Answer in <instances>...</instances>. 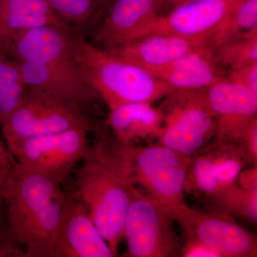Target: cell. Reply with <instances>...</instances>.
Instances as JSON below:
<instances>
[{"label":"cell","instance_id":"1","mask_svg":"<svg viewBox=\"0 0 257 257\" xmlns=\"http://www.w3.org/2000/svg\"><path fill=\"white\" fill-rule=\"evenodd\" d=\"M81 163L74 193L116 256L126 213L138 189L127 147L99 137Z\"/></svg>","mask_w":257,"mask_h":257},{"label":"cell","instance_id":"2","mask_svg":"<svg viewBox=\"0 0 257 257\" xmlns=\"http://www.w3.org/2000/svg\"><path fill=\"white\" fill-rule=\"evenodd\" d=\"M76 59L83 77L108 109L133 102L153 103L175 91L146 69L76 35Z\"/></svg>","mask_w":257,"mask_h":257},{"label":"cell","instance_id":"3","mask_svg":"<svg viewBox=\"0 0 257 257\" xmlns=\"http://www.w3.org/2000/svg\"><path fill=\"white\" fill-rule=\"evenodd\" d=\"M1 125L8 150L28 139L70 128L98 132L79 106L28 87L18 107Z\"/></svg>","mask_w":257,"mask_h":257},{"label":"cell","instance_id":"4","mask_svg":"<svg viewBox=\"0 0 257 257\" xmlns=\"http://www.w3.org/2000/svg\"><path fill=\"white\" fill-rule=\"evenodd\" d=\"M164 98L158 144L192 157L215 136V117L208 104L206 89L175 90Z\"/></svg>","mask_w":257,"mask_h":257},{"label":"cell","instance_id":"5","mask_svg":"<svg viewBox=\"0 0 257 257\" xmlns=\"http://www.w3.org/2000/svg\"><path fill=\"white\" fill-rule=\"evenodd\" d=\"M173 211L136 189L126 218L123 238L126 256L176 257L180 256L179 238L175 228Z\"/></svg>","mask_w":257,"mask_h":257},{"label":"cell","instance_id":"6","mask_svg":"<svg viewBox=\"0 0 257 257\" xmlns=\"http://www.w3.org/2000/svg\"><path fill=\"white\" fill-rule=\"evenodd\" d=\"M134 179L144 194L175 211L187 205L184 186L192 157L157 144L126 146Z\"/></svg>","mask_w":257,"mask_h":257},{"label":"cell","instance_id":"7","mask_svg":"<svg viewBox=\"0 0 257 257\" xmlns=\"http://www.w3.org/2000/svg\"><path fill=\"white\" fill-rule=\"evenodd\" d=\"M89 133L70 128L28 139L9 151L20 165L62 184L89 152Z\"/></svg>","mask_w":257,"mask_h":257},{"label":"cell","instance_id":"8","mask_svg":"<svg viewBox=\"0 0 257 257\" xmlns=\"http://www.w3.org/2000/svg\"><path fill=\"white\" fill-rule=\"evenodd\" d=\"M173 213L186 241L203 245L219 257L256 256V238L231 216L196 210L188 205Z\"/></svg>","mask_w":257,"mask_h":257},{"label":"cell","instance_id":"9","mask_svg":"<svg viewBox=\"0 0 257 257\" xmlns=\"http://www.w3.org/2000/svg\"><path fill=\"white\" fill-rule=\"evenodd\" d=\"M206 96L215 117L217 143L243 147L257 122V94L224 77L206 89Z\"/></svg>","mask_w":257,"mask_h":257},{"label":"cell","instance_id":"10","mask_svg":"<svg viewBox=\"0 0 257 257\" xmlns=\"http://www.w3.org/2000/svg\"><path fill=\"white\" fill-rule=\"evenodd\" d=\"M64 196L60 183L15 162L2 191L12 234L37 211Z\"/></svg>","mask_w":257,"mask_h":257},{"label":"cell","instance_id":"11","mask_svg":"<svg viewBox=\"0 0 257 257\" xmlns=\"http://www.w3.org/2000/svg\"><path fill=\"white\" fill-rule=\"evenodd\" d=\"M52 257H114L75 193L64 192Z\"/></svg>","mask_w":257,"mask_h":257},{"label":"cell","instance_id":"12","mask_svg":"<svg viewBox=\"0 0 257 257\" xmlns=\"http://www.w3.org/2000/svg\"><path fill=\"white\" fill-rule=\"evenodd\" d=\"M69 30L50 25L26 30L13 40L8 55L18 62L81 72L76 59L75 35Z\"/></svg>","mask_w":257,"mask_h":257},{"label":"cell","instance_id":"13","mask_svg":"<svg viewBox=\"0 0 257 257\" xmlns=\"http://www.w3.org/2000/svg\"><path fill=\"white\" fill-rule=\"evenodd\" d=\"M243 0H189L157 16L140 37L150 34L200 37L211 34Z\"/></svg>","mask_w":257,"mask_h":257},{"label":"cell","instance_id":"14","mask_svg":"<svg viewBox=\"0 0 257 257\" xmlns=\"http://www.w3.org/2000/svg\"><path fill=\"white\" fill-rule=\"evenodd\" d=\"M167 5L165 0H114L91 42L109 50L136 40Z\"/></svg>","mask_w":257,"mask_h":257},{"label":"cell","instance_id":"15","mask_svg":"<svg viewBox=\"0 0 257 257\" xmlns=\"http://www.w3.org/2000/svg\"><path fill=\"white\" fill-rule=\"evenodd\" d=\"M207 46L212 47L211 34L200 37L150 34L107 51L150 72L165 67L191 51Z\"/></svg>","mask_w":257,"mask_h":257},{"label":"cell","instance_id":"16","mask_svg":"<svg viewBox=\"0 0 257 257\" xmlns=\"http://www.w3.org/2000/svg\"><path fill=\"white\" fill-rule=\"evenodd\" d=\"M18 64L22 79L28 87L78 106L99 99L81 72L30 62Z\"/></svg>","mask_w":257,"mask_h":257},{"label":"cell","instance_id":"17","mask_svg":"<svg viewBox=\"0 0 257 257\" xmlns=\"http://www.w3.org/2000/svg\"><path fill=\"white\" fill-rule=\"evenodd\" d=\"M150 73L175 90L207 89L226 75L211 46L191 51Z\"/></svg>","mask_w":257,"mask_h":257},{"label":"cell","instance_id":"18","mask_svg":"<svg viewBox=\"0 0 257 257\" xmlns=\"http://www.w3.org/2000/svg\"><path fill=\"white\" fill-rule=\"evenodd\" d=\"M70 29L45 0H3L0 17V52L8 55L21 32L42 26Z\"/></svg>","mask_w":257,"mask_h":257},{"label":"cell","instance_id":"19","mask_svg":"<svg viewBox=\"0 0 257 257\" xmlns=\"http://www.w3.org/2000/svg\"><path fill=\"white\" fill-rule=\"evenodd\" d=\"M162 123L160 108L147 102L128 103L109 109L106 120L115 140L124 146L157 138Z\"/></svg>","mask_w":257,"mask_h":257},{"label":"cell","instance_id":"20","mask_svg":"<svg viewBox=\"0 0 257 257\" xmlns=\"http://www.w3.org/2000/svg\"><path fill=\"white\" fill-rule=\"evenodd\" d=\"M62 199H55L33 214L14 233L25 257H52Z\"/></svg>","mask_w":257,"mask_h":257},{"label":"cell","instance_id":"21","mask_svg":"<svg viewBox=\"0 0 257 257\" xmlns=\"http://www.w3.org/2000/svg\"><path fill=\"white\" fill-rule=\"evenodd\" d=\"M257 33V0H243L211 34L214 50L225 42Z\"/></svg>","mask_w":257,"mask_h":257},{"label":"cell","instance_id":"22","mask_svg":"<svg viewBox=\"0 0 257 257\" xmlns=\"http://www.w3.org/2000/svg\"><path fill=\"white\" fill-rule=\"evenodd\" d=\"M209 197V206L214 213L256 222L257 188H244L234 183Z\"/></svg>","mask_w":257,"mask_h":257},{"label":"cell","instance_id":"23","mask_svg":"<svg viewBox=\"0 0 257 257\" xmlns=\"http://www.w3.org/2000/svg\"><path fill=\"white\" fill-rule=\"evenodd\" d=\"M214 55L228 70L257 63V33L225 42L214 50Z\"/></svg>","mask_w":257,"mask_h":257},{"label":"cell","instance_id":"24","mask_svg":"<svg viewBox=\"0 0 257 257\" xmlns=\"http://www.w3.org/2000/svg\"><path fill=\"white\" fill-rule=\"evenodd\" d=\"M69 25H87L100 11L94 0H45Z\"/></svg>","mask_w":257,"mask_h":257},{"label":"cell","instance_id":"25","mask_svg":"<svg viewBox=\"0 0 257 257\" xmlns=\"http://www.w3.org/2000/svg\"><path fill=\"white\" fill-rule=\"evenodd\" d=\"M0 257H25L23 246L8 227L3 197L0 196Z\"/></svg>","mask_w":257,"mask_h":257},{"label":"cell","instance_id":"26","mask_svg":"<svg viewBox=\"0 0 257 257\" xmlns=\"http://www.w3.org/2000/svg\"><path fill=\"white\" fill-rule=\"evenodd\" d=\"M225 77L257 94V63L228 70Z\"/></svg>","mask_w":257,"mask_h":257},{"label":"cell","instance_id":"27","mask_svg":"<svg viewBox=\"0 0 257 257\" xmlns=\"http://www.w3.org/2000/svg\"><path fill=\"white\" fill-rule=\"evenodd\" d=\"M240 179L239 185L247 189L257 188L256 186V168L244 171L239 174L238 178Z\"/></svg>","mask_w":257,"mask_h":257},{"label":"cell","instance_id":"28","mask_svg":"<svg viewBox=\"0 0 257 257\" xmlns=\"http://www.w3.org/2000/svg\"><path fill=\"white\" fill-rule=\"evenodd\" d=\"M15 160L8 147L0 140V170H10Z\"/></svg>","mask_w":257,"mask_h":257},{"label":"cell","instance_id":"29","mask_svg":"<svg viewBox=\"0 0 257 257\" xmlns=\"http://www.w3.org/2000/svg\"><path fill=\"white\" fill-rule=\"evenodd\" d=\"M100 11L106 12L114 0H94Z\"/></svg>","mask_w":257,"mask_h":257},{"label":"cell","instance_id":"30","mask_svg":"<svg viewBox=\"0 0 257 257\" xmlns=\"http://www.w3.org/2000/svg\"><path fill=\"white\" fill-rule=\"evenodd\" d=\"M10 170H0V196L2 195V191H3V186L8 177V173Z\"/></svg>","mask_w":257,"mask_h":257},{"label":"cell","instance_id":"31","mask_svg":"<svg viewBox=\"0 0 257 257\" xmlns=\"http://www.w3.org/2000/svg\"><path fill=\"white\" fill-rule=\"evenodd\" d=\"M165 1L167 5H170L172 8H175V7L178 6L179 5L183 4L189 0H165Z\"/></svg>","mask_w":257,"mask_h":257},{"label":"cell","instance_id":"32","mask_svg":"<svg viewBox=\"0 0 257 257\" xmlns=\"http://www.w3.org/2000/svg\"><path fill=\"white\" fill-rule=\"evenodd\" d=\"M3 0H0V17H1L2 10H3Z\"/></svg>","mask_w":257,"mask_h":257}]
</instances>
